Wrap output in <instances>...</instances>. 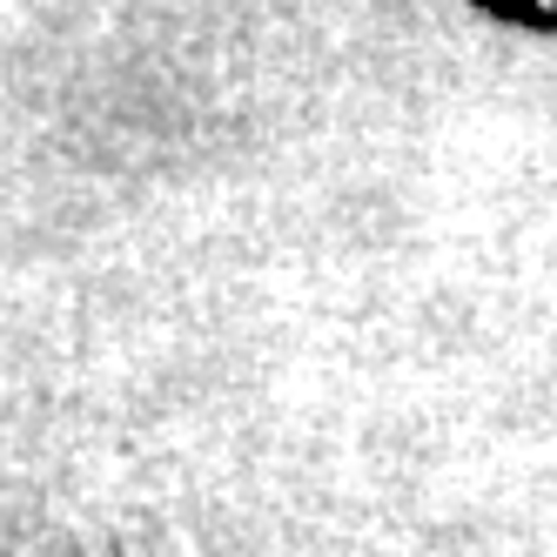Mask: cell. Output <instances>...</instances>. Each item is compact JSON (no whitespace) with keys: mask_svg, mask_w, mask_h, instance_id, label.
Instances as JSON below:
<instances>
[{"mask_svg":"<svg viewBox=\"0 0 557 557\" xmlns=\"http://www.w3.org/2000/svg\"><path fill=\"white\" fill-rule=\"evenodd\" d=\"M544 8H557V0H544Z\"/></svg>","mask_w":557,"mask_h":557,"instance_id":"obj_1","label":"cell"}]
</instances>
